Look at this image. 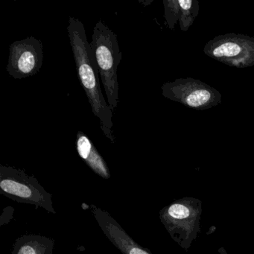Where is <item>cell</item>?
Returning <instances> with one entry per match:
<instances>
[{"instance_id": "obj_1", "label": "cell", "mask_w": 254, "mask_h": 254, "mask_svg": "<svg viewBox=\"0 0 254 254\" xmlns=\"http://www.w3.org/2000/svg\"><path fill=\"white\" fill-rule=\"evenodd\" d=\"M67 32L80 83L87 95L93 114L99 119L102 133L114 143V114L102 93L99 73L92 62L90 43L87 41L84 23L75 17H69Z\"/></svg>"}, {"instance_id": "obj_2", "label": "cell", "mask_w": 254, "mask_h": 254, "mask_svg": "<svg viewBox=\"0 0 254 254\" xmlns=\"http://www.w3.org/2000/svg\"><path fill=\"white\" fill-rule=\"evenodd\" d=\"M90 47L92 62L102 81L107 102L114 114L120 101L117 69L122 60L117 35L102 20H99L93 28Z\"/></svg>"}, {"instance_id": "obj_3", "label": "cell", "mask_w": 254, "mask_h": 254, "mask_svg": "<svg viewBox=\"0 0 254 254\" xmlns=\"http://www.w3.org/2000/svg\"><path fill=\"white\" fill-rule=\"evenodd\" d=\"M201 201L193 197L175 200L161 209L160 218L171 237L188 250L200 231Z\"/></svg>"}, {"instance_id": "obj_4", "label": "cell", "mask_w": 254, "mask_h": 254, "mask_svg": "<svg viewBox=\"0 0 254 254\" xmlns=\"http://www.w3.org/2000/svg\"><path fill=\"white\" fill-rule=\"evenodd\" d=\"M0 191L19 203L35 205L56 213L52 194L44 190L35 177L29 176L21 169L0 166Z\"/></svg>"}, {"instance_id": "obj_5", "label": "cell", "mask_w": 254, "mask_h": 254, "mask_svg": "<svg viewBox=\"0 0 254 254\" xmlns=\"http://www.w3.org/2000/svg\"><path fill=\"white\" fill-rule=\"evenodd\" d=\"M206 56L227 66L245 68L254 66V38L241 34L218 35L203 49Z\"/></svg>"}, {"instance_id": "obj_6", "label": "cell", "mask_w": 254, "mask_h": 254, "mask_svg": "<svg viewBox=\"0 0 254 254\" xmlns=\"http://www.w3.org/2000/svg\"><path fill=\"white\" fill-rule=\"evenodd\" d=\"M161 90L162 95L166 99L197 111L216 106L221 103L222 98L216 89L191 78H178L165 83Z\"/></svg>"}, {"instance_id": "obj_7", "label": "cell", "mask_w": 254, "mask_h": 254, "mask_svg": "<svg viewBox=\"0 0 254 254\" xmlns=\"http://www.w3.org/2000/svg\"><path fill=\"white\" fill-rule=\"evenodd\" d=\"M44 47L40 40L27 37L10 45L7 72L15 79H23L38 73L44 63Z\"/></svg>"}, {"instance_id": "obj_8", "label": "cell", "mask_w": 254, "mask_h": 254, "mask_svg": "<svg viewBox=\"0 0 254 254\" xmlns=\"http://www.w3.org/2000/svg\"><path fill=\"white\" fill-rule=\"evenodd\" d=\"M92 212L102 232L123 254H152L149 250L139 246L126 230L106 211L92 205Z\"/></svg>"}, {"instance_id": "obj_9", "label": "cell", "mask_w": 254, "mask_h": 254, "mask_svg": "<svg viewBox=\"0 0 254 254\" xmlns=\"http://www.w3.org/2000/svg\"><path fill=\"white\" fill-rule=\"evenodd\" d=\"M75 147L78 155L96 175L104 179L111 178L108 164L84 132L78 131L77 133Z\"/></svg>"}, {"instance_id": "obj_10", "label": "cell", "mask_w": 254, "mask_h": 254, "mask_svg": "<svg viewBox=\"0 0 254 254\" xmlns=\"http://www.w3.org/2000/svg\"><path fill=\"white\" fill-rule=\"evenodd\" d=\"M55 242L41 235H25L16 240L11 254H53Z\"/></svg>"}, {"instance_id": "obj_11", "label": "cell", "mask_w": 254, "mask_h": 254, "mask_svg": "<svg viewBox=\"0 0 254 254\" xmlns=\"http://www.w3.org/2000/svg\"><path fill=\"white\" fill-rule=\"evenodd\" d=\"M180 5L179 23L183 32H187L192 26L199 14V2L197 0H178Z\"/></svg>"}, {"instance_id": "obj_12", "label": "cell", "mask_w": 254, "mask_h": 254, "mask_svg": "<svg viewBox=\"0 0 254 254\" xmlns=\"http://www.w3.org/2000/svg\"><path fill=\"white\" fill-rule=\"evenodd\" d=\"M163 5L166 25L171 30H174L177 22L179 20L181 12L178 0H164Z\"/></svg>"}]
</instances>
